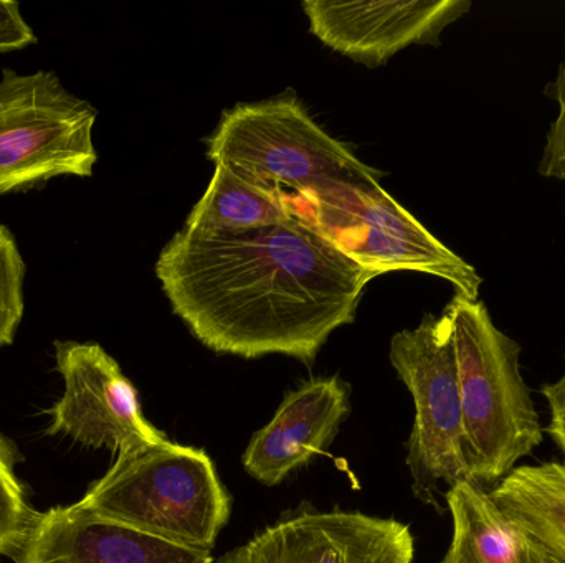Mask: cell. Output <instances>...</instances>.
<instances>
[{"mask_svg":"<svg viewBox=\"0 0 565 563\" xmlns=\"http://www.w3.org/2000/svg\"><path fill=\"white\" fill-rule=\"evenodd\" d=\"M156 277L175 316L214 353L281 354L309 364L354 321L379 274L291 217L241 234L178 231L159 255Z\"/></svg>","mask_w":565,"mask_h":563,"instance_id":"6da1fadb","label":"cell"},{"mask_svg":"<svg viewBox=\"0 0 565 563\" xmlns=\"http://www.w3.org/2000/svg\"><path fill=\"white\" fill-rule=\"evenodd\" d=\"M457 353L470 481L491 491L544 442L521 347L493 323L483 301L455 294L445 307Z\"/></svg>","mask_w":565,"mask_h":563,"instance_id":"7a4b0ae2","label":"cell"},{"mask_svg":"<svg viewBox=\"0 0 565 563\" xmlns=\"http://www.w3.org/2000/svg\"><path fill=\"white\" fill-rule=\"evenodd\" d=\"M83 505L162 541L211 552L232 499L204 450L166 440L118 455Z\"/></svg>","mask_w":565,"mask_h":563,"instance_id":"3957f363","label":"cell"},{"mask_svg":"<svg viewBox=\"0 0 565 563\" xmlns=\"http://www.w3.org/2000/svg\"><path fill=\"white\" fill-rule=\"evenodd\" d=\"M289 217L328 238L345 257L379 277L418 271L448 281L460 296L478 301L483 280L441 243L379 182H331L305 191H280Z\"/></svg>","mask_w":565,"mask_h":563,"instance_id":"277c9868","label":"cell"},{"mask_svg":"<svg viewBox=\"0 0 565 563\" xmlns=\"http://www.w3.org/2000/svg\"><path fill=\"white\" fill-rule=\"evenodd\" d=\"M207 145L214 165H224L265 191L296 192L382 177L328 134L292 96L228 109Z\"/></svg>","mask_w":565,"mask_h":563,"instance_id":"5b68a950","label":"cell"},{"mask_svg":"<svg viewBox=\"0 0 565 563\" xmlns=\"http://www.w3.org/2000/svg\"><path fill=\"white\" fill-rule=\"evenodd\" d=\"M96 109L70 93L56 73L0 79V195L29 191L62 175L92 177Z\"/></svg>","mask_w":565,"mask_h":563,"instance_id":"8992f818","label":"cell"},{"mask_svg":"<svg viewBox=\"0 0 565 563\" xmlns=\"http://www.w3.org/2000/svg\"><path fill=\"white\" fill-rule=\"evenodd\" d=\"M392 366L414 400L407 466L418 499L440 509L437 492L470 479L463 407L451 324L445 314L425 316L415 329L391 340Z\"/></svg>","mask_w":565,"mask_h":563,"instance_id":"52a82bcc","label":"cell"},{"mask_svg":"<svg viewBox=\"0 0 565 563\" xmlns=\"http://www.w3.org/2000/svg\"><path fill=\"white\" fill-rule=\"evenodd\" d=\"M55 357L65 392L53 409L50 433L118 455L168 440L148 422L135 386L102 346L58 340Z\"/></svg>","mask_w":565,"mask_h":563,"instance_id":"ba28073f","label":"cell"},{"mask_svg":"<svg viewBox=\"0 0 565 563\" xmlns=\"http://www.w3.org/2000/svg\"><path fill=\"white\" fill-rule=\"evenodd\" d=\"M411 526L361 511L289 512L214 563H414Z\"/></svg>","mask_w":565,"mask_h":563,"instance_id":"9c48e42d","label":"cell"},{"mask_svg":"<svg viewBox=\"0 0 565 563\" xmlns=\"http://www.w3.org/2000/svg\"><path fill=\"white\" fill-rule=\"evenodd\" d=\"M470 9V0L302 2L312 35L369 66L382 65L411 45H437L445 29Z\"/></svg>","mask_w":565,"mask_h":563,"instance_id":"30bf717a","label":"cell"},{"mask_svg":"<svg viewBox=\"0 0 565 563\" xmlns=\"http://www.w3.org/2000/svg\"><path fill=\"white\" fill-rule=\"evenodd\" d=\"M211 552L182 548L103 518L82 501L36 515L19 563H214Z\"/></svg>","mask_w":565,"mask_h":563,"instance_id":"8fae6325","label":"cell"},{"mask_svg":"<svg viewBox=\"0 0 565 563\" xmlns=\"http://www.w3.org/2000/svg\"><path fill=\"white\" fill-rule=\"evenodd\" d=\"M351 387L341 377L311 379L286 393L274 419L252 436L242 456L245 472L278 486L324 453L351 413Z\"/></svg>","mask_w":565,"mask_h":563,"instance_id":"7c38bea8","label":"cell"},{"mask_svg":"<svg viewBox=\"0 0 565 563\" xmlns=\"http://www.w3.org/2000/svg\"><path fill=\"white\" fill-rule=\"evenodd\" d=\"M445 501L454 521V538L441 563H565L508 518L477 483H457Z\"/></svg>","mask_w":565,"mask_h":563,"instance_id":"4fadbf2b","label":"cell"},{"mask_svg":"<svg viewBox=\"0 0 565 563\" xmlns=\"http://www.w3.org/2000/svg\"><path fill=\"white\" fill-rule=\"evenodd\" d=\"M488 492L508 518L565 561V463L518 466Z\"/></svg>","mask_w":565,"mask_h":563,"instance_id":"5bb4252c","label":"cell"},{"mask_svg":"<svg viewBox=\"0 0 565 563\" xmlns=\"http://www.w3.org/2000/svg\"><path fill=\"white\" fill-rule=\"evenodd\" d=\"M280 191H265L215 165L201 201L194 205L182 230L194 235L241 234L289 220Z\"/></svg>","mask_w":565,"mask_h":563,"instance_id":"9a60e30c","label":"cell"},{"mask_svg":"<svg viewBox=\"0 0 565 563\" xmlns=\"http://www.w3.org/2000/svg\"><path fill=\"white\" fill-rule=\"evenodd\" d=\"M25 261L9 228L0 224V347L15 339L17 327L25 311L23 281Z\"/></svg>","mask_w":565,"mask_h":563,"instance_id":"2e32d148","label":"cell"},{"mask_svg":"<svg viewBox=\"0 0 565 563\" xmlns=\"http://www.w3.org/2000/svg\"><path fill=\"white\" fill-rule=\"evenodd\" d=\"M35 516L13 473L9 445L0 439V555L20 551Z\"/></svg>","mask_w":565,"mask_h":563,"instance_id":"e0dca14e","label":"cell"},{"mask_svg":"<svg viewBox=\"0 0 565 563\" xmlns=\"http://www.w3.org/2000/svg\"><path fill=\"white\" fill-rule=\"evenodd\" d=\"M546 96L556 105L557 112L547 129L546 144L540 159V174L565 185V40L563 59L556 75L547 83Z\"/></svg>","mask_w":565,"mask_h":563,"instance_id":"ac0fdd59","label":"cell"},{"mask_svg":"<svg viewBox=\"0 0 565 563\" xmlns=\"http://www.w3.org/2000/svg\"><path fill=\"white\" fill-rule=\"evenodd\" d=\"M33 43H36L35 33L23 19L19 3L0 0V55L26 48Z\"/></svg>","mask_w":565,"mask_h":563,"instance_id":"d6986e66","label":"cell"},{"mask_svg":"<svg viewBox=\"0 0 565 563\" xmlns=\"http://www.w3.org/2000/svg\"><path fill=\"white\" fill-rule=\"evenodd\" d=\"M544 399L550 405V423H547V435L556 443L565 458V370L563 377L556 382L546 383L541 389Z\"/></svg>","mask_w":565,"mask_h":563,"instance_id":"ffe728a7","label":"cell"}]
</instances>
